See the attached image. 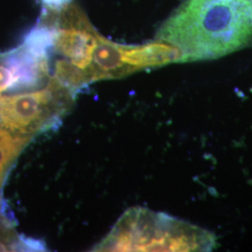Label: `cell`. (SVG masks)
<instances>
[{"instance_id":"obj_1","label":"cell","mask_w":252,"mask_h":252,"mask_svg":"<svg viewBox=\"0 0 252 252\" xmlns=\"http://www.w3.org/2000/svg\"><path fill=\"white\" fill-rule=\"evenodd\" d=\"M156 38L179 47L183 63L214 60L252 46V3L248 0H184Z\"/></svg>"},{"instance_id":"obj_2","label":"cell","mask_w":252,"mask_h":252,"mask_svg":"<svg viewBox=\"0 0 252 252\" xmlns=\"http://www.w3.org/2000/svg\"><path fill=\"white\" fill-rule=\"evenodd\" d=\"M217 237L209 231L163 212L131 207L118 220L95 252H211Z\"/></svg>"},{"instance_id":"obj_3","label":"cell","mask_w":252,"mask_h":252,"mask_svg":"<svg viewBox=\"0 0 252 252\" xmlns=\"http://www.w3.org/2000/svg\"><path fill=\"white\" fill-rule=\"evenodd\" d=\"M75 97L52 76L41 89L0 97V126L18 135L36 136L59 126Z\"/></svg>"},{"instance_id":"obj_4","label":"cell","mask_w":252,"mask_h":252,"mask_svg":"<svg viewBox=\"0 0 252 252\" xmlns=\"http://www.w3.org/2000/svg\"><path fill=\"white\" fill-rule=\"evenodd\" d=\"M52 76L51 58L24 43L0 54V97L41 89Z\"/></svg>"},{"instance_id":"obj_5","label":"cell","mask_w":252,"mask_h":252,"mask_svg":"<svg viewBox=\"0 0 252 252\" xmlns=\"http://www.w3.org/2000/svg\"><path fill=\"white\" fill-rule=\"evenodd\" d=\"M123 54L125 62L134 73L183 63V53L179 47L158 38L142 45H123Z\"/></svg>"},{"instance_id":"obj_6","label":"cell","mask_w":252,"mask_h":252,"mask_svg":"<svg viewBox=\"0 0 252 252\" xmlns=\"http://www.w3.org/2000/svg\"><path fill=\"white\" fill-rule=\"evenodd\" d=\"M123 45L100 35L89 70L91 82L121 79L133 74L124 60Z\"/></svg>"},{"instance_id":"obj_7","label":"cell","mask_w":252,"mask_h":252,"mask_svg":"<svg viewBox=\"0 0 252 252\" xmlns=\"http://www.w3.org/2000/svg\"><path fill=\"white\" fill-rule=\"evenodd\" d=\"M32 137L12 133L0 126V177L7 179L11 167Z\"/></svg>"},{"instance_id":"obj_8","label":"cell","mask_w":252,"mask_h":252,"mask_svg":"<svg viewBox=\"0 0 252 252\" xmlns=\"http://www.w3.org/2000/svg\"><path fill=\"white\" fill-rule=\"evenodd\" d=\"M35 251L43 249V246H37L36 240L29 238L24 239L19 236L13 224V220L7 214V207L0 198V252L9 251Z\"/></svg>"},{"instance_id":"obj_9","label":"cell","mask_w":252,"mask_h":252,"mask_svg":"<svg viewBox=\"0 0 252 252\" xmlns=\"http://www.w3.org/2000/svg\"><path fill=\"white\" fill-rule=\"evenodd\" d=\"M43 7L50 10H60L70 4L72 0H40Z\"/></svg>"},{"instance_id":"obj_10","label":"cell","mask_w":252,"mask_h":252,"mask_svg":"<svg viewBox=\"0 0 252 252\" xmlns=\"http://www.w3.org/2000/svg\"><path fill=\"white\" fill-rule=\"evenodd\" d=\"M248 1H250V2H252V0H248Z\"/></svg>"}]
</instances>
